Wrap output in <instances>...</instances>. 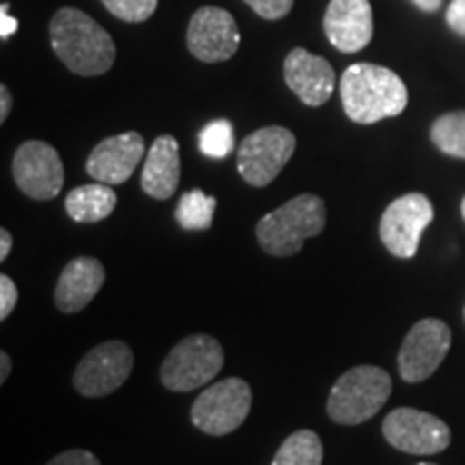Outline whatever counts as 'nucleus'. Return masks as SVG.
I'll use <instances>...</instances> for the list:
<instances>
[{
  "mask_svg": "<svg viewBox=\"0 0 465 465\" xmlns=\"http://www.w3.org/2000/svg\"><path fill=\"white\" fill-rule=\"evenodd\" d=\"M50 44L69 72L86 75L106 74L114 65L116 45L106 28L80 9H58L50 20Z\"/></svg>",
  "mask_w": 465,
  "mask_h": 465,
  "instance_id": "f257e3e1",
  "label": "nucleus"
},
{
  "mask_svg": "<svg viewBox=\"0 0 465 465\" xmlns=\"http://www.w3.org/2000/svg\"><path fill=\"white\" fill-rule=\"evenodd\" d=\"M410 93L392 69L358 63L345 69L341 78V102L353 124L373 125L399 116L407 108Z\"/></svg>",
  "mask_w": 465,
  "mask_h": 465,
  "instance_id": "f03ea898",
  "label": "nucleus"
},
{
  "mask_svg": "<svg viewBox=\"0 0 465 465\" xmlns=\"http://www.w3.org/2000/svg\"><path fill=\"white\" fill-rule=\"evenodd\" d=\"M325 220V203L315 194H300L259 220L257 242L272 257H291L306 240L322 235Z\"/></svg>",
  "mask_w": 465,
  "mask_h": 465,
  "instance_id": "7ed1b4c3",
  "label": "nucleus"
},
{
  "mask_svg": "<svg viewBox=\"0 0 465 465\" xmlns=\"http://www.w3.org/2000/svg\"><path fill=\"white\" fill-rule=\"evenodd\" d=\"M392 392V380L380 366H353L342 373L330 391L328 416L336 424H362L386 405Z\"/></svg>",
  "mask_w": 465,
  "mask_h": 465,
  "instance_id": "20e7f679",
  "label": "nucleus"
},
{
  "mask_svg": "<svg viewBox=\"0 0 465 465\" xmlns=\"http://www.w3.org/2000/svg\"><path fill=\"white\" fill-rule=\"evenodd\" d=\"M223 345L209 334H192L171 349L160 369V380L173 392H192L216 380L223 371Z\"/></svg>",
  "mask_w": 465,
  "mask_h": 465,
  "instance_id": "39448f33",
  "label": "nucleus"
},
{
  "mask_svg": "<svg viewBox=\"0 0 465 465\" xmlns=\"http://www.w3.org/2000/svg\"><path fill=\"white\" fill-rule=\"evenodd\" d=\"M252 407V391L240 377L216 381L199 394L190 418L196 429L207 435H229L240 429Z\"/></svg>",
  "mask_w": 465,
  "mask_h": 465,
  "instance_id": "423d86ee",
  "label": "nucleus"
},
{
  "mask_svg": "<svg viewBox=\"0 0 465 465\" xmlns=\"http://www.w3.org/2000/svg\"><path fill=\"white\" fill-rule=\"evenodd\" d=\"M293 151V132L281 125L261 127L243 138L237 149V171L246 183L254 188H265L287 166Z\"/></svg>",
  "mask_w": 465,
  "mask_h": 465,
  "instance_id": "0eeeda50",
  "label": "nucleus"
},
{
  "mask_svg": "<svg viewBox=\"0 0 465 465\" xmlns=\"http://www.w3.org/2000/svg\"><path fill=\"white\" fill-rule=\"evenodd\" d=\"M433 205L424 194L399 196L383 212L380 223L381 243L399 259L416 257L424 229L433 223Z\"/></svg>",
  "mask_w": 465,
  "mask_h": 465,
  "instance_id": "6e6552de",
  "label": "nucleus"
},
{
  "mask_svg": "<svg viewBox=\"0 0 465 465\" xmlns=\"http://www.w3.org/2000/svg\"><path fill=\"white\" fill-rule=\"evenodd\" d=\"M132 369L134 353L130 345L124 341L102 342L80 360L74 373V388L83 397H106L130 380Z\"/></svg>",
  "mask_w": 465,
  "mask_h": 465,
  "instance_id": "1a4fd4ad",
  "label": "nucleus"
},
{
  "mask_svg": "<svg viewBox=\"0 0 465 465\" xmlns=\"http://www.w3.org/2000/svg\"><path fill=\"white\" fill-rule=\"evenodd\" d=\"M383 438L407 455H438L450 446V429L441 418L427 411L399 407L383 420Z\"/></svg>",
  "mask_w": 465,
  "mask_h": 465,
  "instance_id": "9d476101",
  "label": "nucleus"
},
{
  "mask_svg": "<svg viewBox=\"0 0 465 465\" xmlns=\"http://www.w3.org/2000/svg\"><path fill=\"white\" fill-rule=\"evenodd\" d=\"M452 332L441 319H422L405 336L399 351V373L407 383L429 380L444 362Z\"/></svg>",
  "mask_w": 465,
  "mask_h": 465,
  "instance_id": "9b49d317",
  "label": "nucleus"
},
{
  "mask_svg": "<svg viewBox=\"0 0 465 465\" xmlns=\"http://www.w3.org/2000/svg\"><path fill=\"white\" fill-rule=\"evenodd\" d=\"M14 179L15 185L35 201H50L61 194L65 182V168L61 155L52 144L44 141H26L20 144L14 155Z\"/></svg>",
  "mask_w": 465,
  "mask_h": 465,
  "instance_id": "f8f14e48",
  "label": "nucleus"
},
{
  "mask_svg": "<svg viewBox=\"0 0 465 465\" xmlns=\"http://www.w3.org/2000/svg\"><path fill=\"white\" fill-rule=\"evenodd\" d=\"M188 50L203 63H223L240 48L235 17L220 7H201L188 25Z\"/></svg>",
  "mask_w": 465,
  "mask_h": 465,
  "instance_id": "ddd939ff",
  "label": "nucleus"
},
{
  "mask_svg": "<svg viewBox=\"0 0 465 465\" xmlns=\"http://www.w3.org/2000/svg\"><path fill=\"white\" fill-rule=\"evenodd\" d=\"M373 9L369 0H330L323 17L328 42L342 54L360 52L373 39Z\"/></svg>",
  "mask_w": 465,
  "mask_h": 465,
  "instance_id": "4468645a",
  "label": "nucleus"
},
{
  "mask_svg": "<svg viewBox=\"0 0 465 465\" xmlns=\"http://www.w3.org/2000/svg\"><path fill=\"white\" fill-rule=\"evenodd\" d=\"M284 83L306 106H323L332 97L336 74L323 56L304 48H293L284 58Z\"/></svg>",
  "mask_w": 465,
  "mask_h": 465,
  "instance_id": "2eb2a0df",
  "label": "nucleus"
},
{
  "mask_svg": "<svg viewBox=\"0 0 465 465\" xmlns=\"http://www.w3.org/2000/svg\"><path fill=\"white\" fill-rule=\"evenodd\" d=\"M144 158V141L138 132H125L110 136L91 151L86 160V173L95 182L119 185L132 177Z\"/></svg>",
  "mask_w": 465,
  "mask_h": 465,
  "instance_id": "dca6fc26",
  "label": "nucleus"
},
{
  "mask_svg": "<svg viewBox=\"0 0 465 465\" xmlns=\"http://www.w3.org/2000/svg\"><path fill=\"white\" fill-rule=\"evenodd\" d=\"M104 281H106V270L97 259L78 257L69 261L54 289L56 308L67 315L80 312L100 293Z\"/></svg>",
  "mask_w": 465,
  "mask_h": 465,
  "instance_id": "f3484780",
  "label": "nucleus"
},
{
  "mask_svg": "<svg viewBox=\"0 0 465 465\" xmlns=\"http://www.w3.org/2000/svg\"><path fill=\"white\" fill-rule=\"evenodd\" d=\"M179 179H182L179 143L171 134H162L151 144L147 160H144L141 185L151 199L168 201L177 192Z\"/></svg>",
  "mask_w": 465,
  "mask_h": 465,
  "instance_id": "a211bd4d",
  "label": "nucleus"
},
{
  "mask_svg": "<svg viewBox=\"0 0 465 465\" xmlns=\"http://www.w3.org/2000/svg\"><path fill=\"white\" fill-rule=\"evenodd\" d=\"M116 207V194L108 183H89L74 188L65 199L69 218L83 224H95L106 220Z\"/></svg>",
  "mask_w": 465,
  "mask_h": 465,
  "instance_id": "6ab92c4d",
  "label": "nucleus"
},
{
  "mask_svg": "<svg viewBox=\"0 0 465 465\" xmlns=\"http://www.w3.org/2000/svg\"><path fill=\"white\" fill-rule=\"evenodd\" d=\"M323 463V444L319 435L311 429L291 433L282 441L281 449L274 455L272 465H322Z\"/></svg>",
  "mask_w": 465,
  "mask_h": 465,
  "instance_id": "aec40b11",
  "label": "nucleus"
},
{
  "mask_svg": "<svg viewBox=\"0 0 465 465\" xmlns=\"http://www.w3.org/2000/svg\"><path fill=\"white\" fill-rule=\"evenodd\" d=\"M218 201L205 194L203 190H190L179 199L174 218L188 231H205L213 223V212H216Z\"/></svg>",
  "mask_w": 465,
  "mask_h": 465,
  "instance_id": "412c9836",
  "label": "nucleus"
},
{
  "mask_svg": "<svg viewBox=\"0 0 465 465\" xmlns=\"http://www.w3.org/2000/svg\"><path fill=\"white\" fill-rule=\"evenodd\" d=\"M431 141L441 153L465 160V110L440 116L431 127Z\"/></svg>",
  "mask_w": 465,
  "mask_h": 465,
  "instance_id": "4be33fe9",
  "label": "nucleus"
},
{
  "mask_svg": "<svg viewBox=\"0 0 465 465\" xmlns=\"http://www.w3.org/2000/svg\"><path fill=\"white\" fill-rule=\"evenodd\" d=\"M235 147V130L226 119L212 121L199 134V149L203 155L213 160H223Z\"/></svg>",
  "mask_w": 465,
  "mask_h": 465,
  "instance_id": "5701e85b",
  "label": "nucleus"
},
{
  "mask_svg": "<svg viewBox=\"0 0 465 465\" xmlns=\"http://www.w3.org/2000/svg\"><path fill=\"white\" fill-rule=\"evenodd\" d=\"M110 14L124 22H144L158 9V0H102Z\"/></svg>",
  "mask_w": 465,
  "mask_h": 465,
  "instance_id": "b1692460",
  "label": "nucleus"
},
{
  "mask_svg": "<svg viewBox=\"0 0 465 465\" xmlns=\"http://www.w3.org/2000/svg\"><path fill=\"white\" fill-rule=\"evenodd\" d=\"M243 3L265 20H281L293 9V0H243Z\"/></svg>",
  "mask_w": 465,
  "mask_h": 465,
  "instance_id": "393cba45",
  "label": "nucleus"
},
{
  "mask_svg": "<svg viewBox=\"0 0 465 465\" xmlns=\"http://www.w3.org/2000/svg\"><path fill=\"white\" fill-rule=\"evenodd\" d=\"M17 304V287L7 274L0 276V319H7Z\"/></svg>",
  "mask_w": 465,
  "mask_h": 465,
  "instance_id": "a878e982",
  "label": "nucleus"
},
{
  "mask_svg": "<svg viewBox=\"0 0 465 465\" xmlns=\"http://www.w3.org/2000/svg\"><path fill=\"white\" fill-rule=\"evenodd\" d=\"M45 465H100V459L89 450H67V452H61V455H56L50 463Z\"/></svg>",
  "mask_w": 465,
  "mask_h": 465,
  "instance_id": "bb28decb",
  "label": "nucleus"
},
{
  "mask_svg": "<svg viewBox=\"0 0 465 465\" xmlns=\"http://www.w3.org/2000/svg\"><path fill=\"white\" fill-rule=\"evenodd\" d=\"M446 22L452 31L465 37V0H452L449 11H446Z\"/></svg>",
  "mask_w": 465,
  "mask_h": 465,
  "instance_id": "cd10ccee",
  "label": "nucleus"
},
{
  "mask_svg": "<svg viewBox=\"0 0 465 465\" xmlns=\"http://www.w3.org/2000/svg\"><path fill=\"white\" fill-rule=\"evenodd\" d=\"M17 31V20L9 15V5L0 7V37L9 39Z\"/></svg>",
  "mask_w": 465,
  "mask_h": 465,
  "instance_id": "c85d7f7f",
  "label": "nucleus"
},
{
  "mask_svg": "<svg viewBox=\"0 0 465 465\" xmlns=\"http://www.w3.org/2000/svg\"><path fill=\"white\" fill-rule=\"evenodd\" d=\"M11 113V93L7 86H0V124L7 121V116Z\"/></svg>",
  "mask_w": 465,
  "mask_h": 465,
  "instance_id": "c756f323",
  "label": "nucleus"
},
{
  "mask_svg": "<svg viewBox=\"0 0 465 465\" xmlns=\"http://www.w3.org/2000/svg\"><path fill=\"white\" fill-rule=\"evenodd\" d=\"M11 246H14V237L7 229H0V261H5L9 257Z\"/></svg>",
  "mask_w": 465,
  "mask_h": 465,
  "instance_id": "7c9ffc66",
  "label": "nucleus"
},
{
  "mask_svg": "<svg viewBox=\"0 0 465 465\" xmlns=\"http://www.w3.org/2000/svg\"><path fill=\"white\" fill-rule=\"evenodd\" d=\"M11 373V358L7 351L0 353V383L7 381V377Z\"/></svg>",
  "mask_w": 465,
  "mask_h": 465,
  "instance_id": "2f4dec72",
  "label": "nucleus"
},
{
  "mask_svg": "<svg viewBox=\"0 0 465 465\" xmlns=\"http://www.w3.org/2000/svg\"><path fill=\"white\" fill-rule=\"evenodd\" d=\"M411 3H414L418 9L429 11V14H433V11H438L441 7V0H411Z\"/></svg>",
  "mask_w": 465,
  "mask_h": 465,
  "instance_id": "473e14b6",
  "label": "nucleus"
},
{
  "mask_svg": "<svg viewBox=\"0 0 465 465\" xmlns=\"http://www.w3.org/2000/svg\"><path fill=\"white\" fill-rule=\"evenodd\" d=\"M461 213H463V220H465V199H463V203H461Z\"/></svg>",
  "mask_w": 465,
  "mask_h": 465,
  "instance_id": "72a5a7b5",
  "label": "nucleus"
},
{
  "mask_svg": "<svg viewBox=\"0 0 465 465\" xmlns=\"http://www.w3.org/2000/svg\"><path fill=\"white\" fill-rule=\"evenodd\" d=\"M418 465H433V463H418Z\"/></svg>",
  "mask_w": 465,
  "mask_h": 465,
  "instance_id": "f704fd0d",
  "label": "nucleus"
}]
</instances>
